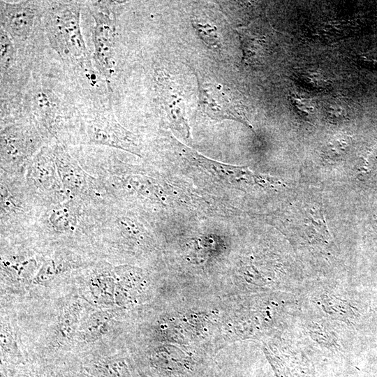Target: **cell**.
<instances>
[{
    "label": "cell",
    "instance_id": "ba28073f",
    "mask_svg": "<svg viewBox=\"0 0 377 377\" xmlns=\"http://www.w3.org/2000/svg\"><path fill=\"white\" fill-rule=\"evenodd\" d=\"M242 49L243 59L249 64H256L264 59L269 49V38L262 26L258 22H253L246 27L237 29Z\"/></svg>",
    "mask_w": 377,
    "mask_h": 377
},
{
    "label": "cell",
    "instance_id": "277c9868",
    "mask_svg": "<svg viewBox=\"0 0 377 377\" xmlns=\"http://www.w3.org/2000/svg\"><path fill=\"white\" fill-rule=\"evenodd\" d=\"M22 110L48 128H54L71 112L72 107L47 81H35L24 94Z\"/></svg>",
    "mask_w": 377,
    "mask_h": 377
},
{
    "label": "cell",
    "instance_id": "2e32d148",
    "mask_svg": "<svg viewBox=\"0 0 377 377\" xmlns=\"http://www.w3.org/2000/svg\"><path fill=\"white\" fill-rule=\"evenodd\" d=\"M323 108L330 118L337 120L346 118L349 110L346 99L339 96L327 100Z\"/></svg>",
    "mask_w": 377,
    "mask_h": 377
},
{
    "label": "cell",
    "instance_id": "5b68a950",
    "mask_svg": "<svg viewBox=\"0 0 377 377\" xmlns=\"http://www.w3.org/2000/svg\"><path fill=\"white\" fill-rule=\"evenodd\" d=\"M108 110L94 111L83 117L82 124L88 140L140 156L141 147L138 138L123 127Z\"/></svg>",
    "mask_w": 377,
    "mask_h": 377
},
{
    "label": "cell",
    "instance_id": "5bb4252c",
    "mask_svg": "<svg viewBox=\"0 0 377 377\" xmlns=\"http://www.w3.org/2000/svg\"><path fill=\"white\" fill-rule=\"evenodd\" d=\"M346 21L345 20H324L314 25L316 34L329 40H336L346 36Z\"/></svg>",
    "mask_w": 377,
    "mask_h": 377
},
{
    "label": "cell",
    "instance_id": "3957f363",
    "mask_svg": "<svg viewBox=\"0 0 377 377\" xmlns=\"http://www.w3.org/2000/svg\"><path fill=\"white\" fill-rule=\"evenodd\" d=\"M0 8L1 28L10 37L16 48L24 53L43 18L45 3L36 1H1Z\"/></svg>",
    "mask_w": 377,
    "mask_h": 377
},
{
    "label": "cell",
    "instance_id": "7c38bea8",
    "mask_svg": "<svg viewBox=\"0 0 377 377\" xmlns=\"http://www.w3.org/2000/svg\"><path fill=\"white\" fill-rule=\"evenodd\" d=\"M115 312V310L106 309L92 313L81 328L82 339L87 342H92L102 337L106 332Z\"/></svg>",
    "mask_w": 377,
    "mask_h": 377
},
{
    "label": "cell",
    "instance_id": "7a4b0ae2",
    "mask_svg": "<svg viewBox=\"0 0 377 377\" xmlns=\"http://www.w3.org/2000/svg\"><path fill=\"white\" fill-rule=\"evenodd\" d=\"M120 1H90L88 8L94 18L93 58L98 73L107 82L114 72L116 44V15L114 8Z\"/></svg>",
    "mask_w": 377,
    "mask_h": 377
},
{
    "label": "cell",
    "instance_id": "52a82bcc",
    "mask_svg": "<svg viewBox=\"0 0 377 377\" xmlns=\"http://www.w3.org/2000/svg\"><path fill=\"white\" fill-rule=\"evenodd\" d=\"M184 156L192 163L196 164L207 170L216 178L231 184H256L258 177L253 173L247 167L235 166L219 163L209 159L189 147L180 144Z\"/></svg>",
    "mask_w": 377,
    "mask_h": 377
},
{
    "label": "cell",
    "instance_id": "e0dca14e",
    "mask_svg": "<svg viewBox=\"0 0 377 377\" xmlns=\"http://www.w3.org/2000/svg\"><path fill=\"white\" fill-rule=\"evenodd\" d=\"M50 221L54 228L66 230L73 226L75 218L67 207H59L52 209Z\"/></svg>",
    "mask_w": 377,
    "mask_h": 377
},
{
    "label": "cell",
    "instance_id": "ac0fdd59",
    "mask_svg": "<svg viewBox=\"0 0 377 377\" xmlns=\"http://www.w3.org/2000/svg\"><path fill=\"white\" fill-rule=\"evenodd\" d=\"M61 272V266L54 260L44 262L33 278L36 284H43L53 280Z\"/></svg>",
    "mask_w": 377,
    "mask_h": 377
},
{
    "label": "cell",
    "instance_id": "30bf717a",
    "mask_svg": "<svg viewBox=\"0 0 377 377\" xmlns=\"http://www.w3.org/2000/svg\"><path fill=\"white\" fill-rule=\"evenodd\" d=\"M116 276L107 270L94 273L89 279V291L94 302L112 305L115 302Z\"/></svg>",
    "mask_w": 377,
    "mask_h": 377
},
{
    "label": "cell",
    "instance_id": "8fae6325",
    "mask_svg": "<svg viewBox=\"0 0 377 377\" xmlns=\"http://www.w3.org/2000/svg\"><path fill=\"white\" fill-rule=\"evenodd\" d=\"M83 306L80 301L68 304L61 313L56 330L58 343H64L75 334L81 318Z\"/></svg>",
    "mask_w": 377,
    "mask_h": 377
},
{
    "label": "cell",
    "instance_id": "d6986e66",
    "mask_svg": "<svg viewBox=\"0 0 377 377\" xmlns=\"http://www.w3.org/2000/svg\"><path fill=\"white\" fill-rule=\"evenodd\" d=\"M193 24L200 37L208 45L214 48L221 47V43L216 29L207 23L202 24L194 21Z\"/></svg>",
    "mask_w": 377,
    "mask_h": 377
},
{
    "label": "cell",
    "instance_id": "8992f818",
    "mask_svg": "<svg viewBox=\"0 0 377 377\" xmlns=\"http://www.w3.org/2000/svg\"><path fill=\"white\" fill-rule=\"evenodd\" d=\"M199 105L202 112L216 120L230 119L252 128L241 100L227 87L198 79Z\"/></svg>",
    "mask_w": 377,
    "mask_h": 377
},
{
    "label": "cell",
    "instance_id": "9a60e30c",
    "mask_svg": "<svg viewBox=\"0 0 377 377\" xmlns=\"http://www.w3.org/2000/svg\"><path fill=\"white\" fill-rule=\"evenodd\" d=\"M288 99L296 112L302 117L309 118L315 114L316 102L309 96L300 91H293L289 93Z\"/></svg>",
    "mask_w": 377,
    "mask_h": 377
},
{
    "label": "cell",
    "instance_id": "9c48e42d",
    "mask_svg": "<svg viewBox=\"0 0 377 377\" xmlns=\"http://www.w3.org/2000/svg\"><path fill=\"white\" fill-rule=\"evenodd\" d=\"M55 163L65 187L71 191H81L86 185L82 170L61 145L54 149Z\"/></svg>",
    "mask_w": 377,
    "mask_h": 377
},
{
    "label": "cell",
    "instance_id": "ffe728a7",
    "mask_svg": "<svg viewBox=\"0 0 377 377\" xmlns=\"http://www.w3.org/2000/svg\"><path fill=\"white\" fill-rule=\"evenodd\" d=\"M1 346L8 353H13L17 350V344L10 330L3 324L1 327Z\"/></svg>",
    "mask_w": 377,
    "mask_h": 377
},
{
    "label": "cell",
    "instance_id": "6da1fadb",
    "mask_svg": "<svg viewBox=\"0 0 377 377\" xmlns=\"http://www.w3.org/2000/svg\"><path fill=\"white\" fill-rule=\"evenodd\" d=\"M81 5L75 1H47L43 22L50 45L63 61L94 76L80 27Z\"/></svg>",
    "mask_w": 377,
    "mask_h": 377
},
{
    "label": "cell",
    "instance_id": "4fadbf2b",
    "mask_svg": "<svg viewBox=\"0 0 377 377\" xmlns=\"http://www.w3.org/2000/svg\"><path fill=\"white\" fill-rule=\"evenodd\" d=\"M293 76L302 87L313 91H323L330 85L329 78L320 70L309 66L296 68Z\"/></svg>",
    "mask_w": 377,
    "mask_h": 377
}]
</instances>
